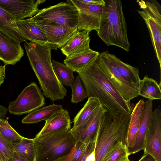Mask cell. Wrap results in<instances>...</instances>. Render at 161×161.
<instances>
[{"label":"cell","mask_w":161,"mask_h":161,"mask_svg":"<svg viewBox=\"0 0 161 161\" xmlns=\"http://www.w3.org/2000/svg\"><path fill=\"white\" fill-rule=\"evenodd\" d=\"M104 1L97 35L107 45L116 46L128 52L130 44L121 2L120 0Z\"/></svg>","instance_id":"3"},{"label":"cell","mask_w":161,"mask_h":161,"mask_svg":"<svg viewBox=\"0 0 161 161\" xmlns=\"http://www.w3.org/2000/svg\"><path fill=\"white\" fill-rule=\"evenodd\" d=\"M130 161L129 160L128 158H126L125 159H124V160H121V161Z\"/></svg>","instance_id":"41"},{"label":"cell","mask_w":161,"mask_h":161,"mask_svg":"<svg viewBox=\"0 0 161 161\" xmlns=\"http://www.w3.org/2000/svg\"><path fill=\"white\" fill-rule=\"evenodd\" d=\"M90 32L78 31L60 48L62 53L68 57L90 49Z\"/></svg>","instance_id":"19"},{"label":"cell","mask_w":161,"mask_h":161,"mask_svg":"<svg viewBox=\"0 0 161 161\" xmlns=\"http://www.w3.org/2000/svg\"><path fill=\"white\" fill-rule=\"evenodd\" d=\"M116 65L124 78L127 81L138 87L141 79L138 68L125 63L114 55Z\"/></svg>","instance_id":"26"},{"label":"cell","mask_w":161,"mask_h":161,"mask_svg":"<svg viewBox=\"0 0 161 161\" xmlns=\"http://www.w3.org/2000/svg\"><path fill=\"white\" fill-rule=\"evenodd\" d=\"M138 161H156L151 155L144 153L143 155Z\"/></svg>","instance_id":"40"},{"label":"cell","mask_w":161,"mask_h":161,"mask_svg":"<svg viewBox=\"0 0 161 161\" xmlns=\"http://www.w3.org/2000/svg\"><path fill=\"white\" fill-rule=\"evenodd\" d=\"M67 1L74 6L77 10L78 31H98L104 6L84 3L80 0Z\"/></svg>","instance_id":"10"},{"label":"cell","mask_w":161,"mask_h":161,"mask_svg":"<svg viewBox=\"0 0 161 161\" xmlns=\"http://www.w3.org/2000/svg\"><path fill=\"white\" fill-rule=\"evenodd\" d=\"M8 109L0 105V119H5Z\"/></svg>","instance_id":"39"},{"label":"cell","mask_w":161,"mask_h":161,"mask_svg":"<svg viewBox=\"0 0 161 161\" xmlns=\"http://www.w3.org/2000/svg\"><path fill=\"white\" fill-rule=\"evenodd\" d=\"M70 130L33 138L35 161H53L68 154L76 142Z\"/></svg>","instance_id":"5"},{"label":"cell","mask_w":161,"mask_h":161,"mask_svg":"<svg viewBox=\"0 0 161 161\" xmlns=\"http://www.w3.org/2000/svg\"><path fill=\"white\" fill-rule=\"evenodd\" d=\"M8 161H28L24 158L14 152L13 156Z\"/></svg>","instance_id":"38"},{"label":"cell","mask_w":161,"mask_h":161,"mask_svg":"<svg viewBox=\"0 0 161 161\" xmlns=\"http://www.w3.org/2000/svg\"><path fill=\"white\" fill-rule=\"evenodd\" d=\"M14 152L28 161H35V150L33 139L23 137L21 141L13 147Z\"/></svg>","instance_id":"28"},{"label":"cell","mask_w":161,"mask_h":161,"mask_svg":"<svg viewBox=\"0 0 161 161\" xmlns=\"http://www.w3.org/2000/svg\"><path fill=\"white\" fill-rule=\"evenodd\" d=\"M114 55L107 51L102 52L96 61L110 82L124 99L130 102L139 95L138 87L124 78L116 65Z\"/></svg>","instance_id":"7"},{"label":"cell","mask_w":161,"mask_h":161,"mask_svg":"<svg viewBox=\"0 0 161 161\" xmlns=\"http://www.w3.org/2000/svg\"><path fill=\"white\" fill-rule=\"evenodd\" d=\"M161 83L147 75L140 80L138 86L139 95L151 100L161 99Z\"/></svg>","instance_id":"24"},{"label":"cell","mask_w":161,"mask_h":161,"mask_svg":"<svg viewBox=\"0 0 161 161\" xmlns=\"http://www.w3.org/2000/svg\"><path fill=\"white\" fill-rule=\"evenodd\" d=\"M24 46L42 94L53 102L63 99L67 95V91L54 72L51 61L52 49L31 42H25Z\"/></svg>","instance_id":"2"},{"label":"cell","mask_w":161,"mask_h":161,"mask_svg":"<svg viewBox=\"0 0 161 161\" xmlns=\"http://www.w3.org/2000/svg\"><path fill=\"white\" fill-rule=\"evenodd\" d=\"M75 150V147L72 149L70 152L67 155L59 158L53 161H71Z\"/></svg>","instance_id":"35"},{"label":"cell","mask_w":161,"mask_h":161,"mask_svg":"<svg viewBox=\"0 0 161 161\" xmlns=\"http://www.w3.org/2000/svg\"><path fill=\"white\" fill-rule=\"evenodd\" d=\"M0 134L5 142L13 147L19 143L23 137L5 119H0Z\"/></svg>","instance_id":"29"},{"label":"cell","mask_w":161,"mask_h":161,"mask_svg":"<svg viewBox=\"0 0 161 161\" xmlns=\"http://www.w3.org/2000/svg\"><path fill=\"white\" fill-rule=\"evenodd\" d=\"M101 105L100 101L97 98L94 97L88 98L82 108L74 118L72 128L76 127L86 122Z\"/></svg>","instance_id":"25"},{"label":"cell","mask_w":161,"mask_h":161,"mask_svg":"<svg viewBox=\"0 0 161 161\" xmlns=\"http://www.w3.org/2000/svg\"><path fill=\"white\" fill-rule=\"evenodd\" d=\"M18 27L24 38L30 42L57 50V46L48 42L44 33L31 18L16 21Z\"/></svg>","instance_id":"14"},{"label":"cell","mask_w":161,"mask_h":161,"mask_svg":"<svg viewBox=\"0 0 161 161\" xmlns=\"http://www.w3.org/2000/svg\"><path fill=\"white\" fill-rule=\"evenodd\" d=\"M99 54L90 48L83 52L66 57L64 63L73 72L78 73L96 60Z\"/></svg>","instance_id":"21"},{"label":"cell","mask_w":161,"mask_h":161,"mask_svg":"<svg viewBox=\"0 0 161 161\" xmlns=\"http://www.w3.org/2000/svg\"><path fill=\"white\" fill-rule=\"evenodd\" d=\"M70 86L72 91L71 103H77L82 101L87 97L86 89L79 75L76 76L74 82Z\"/></svg>","instance_id":"31"},{"label":"cell","mask_w":161,"mask_h":161,"mask_svg":"<svg viewBox=\"0 0 161 161\" xmlns=\"http://www.w3.org/2000/svg\"><path fill=\"white\" fill-rule=\"evenodd\" d=\"M46 0H0V7L13 15L16 21L32 17L40 9L38 6Z\"/></svg>","instance_id":"13"},{"label":"cell","mask_w":161,"mask_h":161,"mask_svg":"<svg viewBox=\"0 0 161 161\" xmlns=\"http://www.w3.org/2000/svg\"><path fill=\"white\" fill-rule=\"evenodd\" d=\"M129 155L126 144L119 142L110 150L102 161H120L128 158Z\"/></svg>","instance_id":"30"},{"label":"cell","mask_w":161,"mask_h":161,"mask_svg":"<svg viewBox=\"0 0 161 161\" xmlns=\"http://www.w3.org/2000/svg\"></svg>","instance_id":"42"},{"label":"cell","mask_w":161,"mask_h":161,"mask_svg":"<svg viewBox=\"0 0 161 161\" xmlns=\"http://www.w3.org/2000/svg\"><path fill=\"white\" fill-rule=\"evenodd\" d=\"M6 66V65L5 64L3 66L0 65V87L4 82V80L5 78Z\"/></svg>","instance_id":"37"},{"label":"cell","mask_w":161,"mask_h":161,"mask_svg":"<svg viewBox=\"0 0 161 161\" xmlns=\"http://www.w3.org/2000/svg\"><path fill=\"white\" fill-rule=\"evenodd\" d=\"M45 122L44 126L36 137L66 131L71 129L69 113L63 108Z\"/></svg>","instance_id":"15"},{"label":"cell","mask_w":161,"mask_h":161,"mask_svg":"<svg viewBox=\"0 0 161 161\" xmlns=\"http://www.w3.org/2000/svg\"><path fill=\"white\" fill-rule=\"evenodd\" d=\"M144 103L143 100H140L136 104L130 114L126 142L128 149L132 147L135 144L139 127Z\"/></svg>","instance_id":"22"},{"label":"cell","mask_w":161,"mask_h":161,"mask_svg":"<svg viewBox=\"0 0 161 161\" xmlns=\"http://www.w3.org/2000/svg\"><path fill=\"white\" fill-rule=\"evenodd\" d=\"M88 143L86 144L79 141H76L75 150L71 161H79L83 154Z\"/></svg>","instance_id":"33"},{"label":"cell","mask_w":161,"mask_h":161,"mask_svg":"<svg viewBox=\"0 0 161 161\" xmlns=\"http://www.w3.org/2000/svg\"><path fill=\"white\" fill-rule=\"evenodd\" d=\"M152 101L148 99L144 102L139 127L135 144L132 147L128 149L130 155L144 149L145 136L153 115Z\"/></svg>","instance_id":"18"},{"label":"cell","mask_w":161,"mask_h":161,"mask_svg":"<svg viewBox=\"0 0 161 161\" xmlns=\"http://www.w3.org/2000/svg\"><path fill=\"white\" fill-rule=\"evenodd\" d=\"M14 153L13 147L5 142L0 134V161H8Z\"/></svg>","instance_id":"32"},{"label":"cell","mask_w":161,"mask_h":161,"mask_svg":"<svg viewBox=\"0 0 161 161\" xmlns=\"http://www.w3.org/2000/svg\"><path fill=\"white\" fill-rule=\"evenodd\" d=\"M20 43L8 37L0 32V60L4 64L14 65L24 56Z\"/></svg>","instance_id":"16"},{"label":"cell","mask_w":161,"mask_h":161,"mask_svg":"<svg viewBox=\"0 0 161 161\" xmlns=\"http://www.w3.org/2000/svg\"><path fill=\"white\" fill-rule=\"evenodd\" d=\"M142 10L138 11L144 19L149 31L156 56L161 67V15L154 3L139 1Z\"/></svg>","instance_id":"9"},{"label":"cell","mask_w":161,"mask_h":161,"mask_svg":"<svg viewBox=\"0 0 161 161\" xmlns=\"http://www.w3.org/2000/svg\"><path fill=\"white\" fill-rule=\"evenodd\" d=\"M45 104V98L37 84L32 82L26 87L8 108L12 114L20 115L38 109Z\"/></svg>","instance_id":"8"},{"label":"cell","mask_w":161,"mask_h":161,"mask_svg":"<svg viewBox=\"0 0 161 161\" xmlns=\"http://www.w3.org/2000/svg\"><path fill=\"white\" fill-rule=\"evenodd\" d=\"M86 89L88 98H97L107 113L115 117L131 114L130 102L124 99L110 82L96 59L78 73Z\"/></svg>","instance_id":"1"},{"label":"cell","mask_w":161,"mask_h":161,"mask_svg":"<svg viewBox=\"0 0 161 161\" xmlns=\"http://www.w3.org/2000/svg\"><path fill=\"white\" fill-rule=\"evenodd\" d=\"M52 64L57 79L62 85L70 86L75 81L73 72L63 63L52 60Z\"/></svg>","instance_id":"27"},{"label":"cell","mask_w":161,"mask_h":161,"mask_svg":"<svg viewBox=\"0 0 161 161\" xmlns=\"http://www.w3.org/2000/svg\"><path fill=\"white\" fill-rule=\"evenodd\" d=\"M63 109L60 104H52L34 110L22 120L24 124H33L46 120Z\"/></svg>","instance_id":"23"},{"label":"cell","mask_w":161,"mask_h":161,"mask_svg":"<svg viewBox=\"0 0 161 161\" xmlns=\"http://www.w3.org/2000/svg\"><path fill=\"white\" fill-rule=\"evenodd\" d=\"M80 1L83 3L104 6L105 4V2L104 0H80Z\"/></svg>","instance_id":"36"},{"label":"cell","mask_w":161,"mask_h":161,"mask_svg":"<svg viewBox=\"0 0 161 161\" xmlns=\"http://www.w3.org/2000/svg\"><path fill=\"white\" fill-rule=\"evenodd\" d=\"M130 114L113 117L106 112L100 123L96 140L94 161H102L115 145L119 142L125 143Z\"/></svg>","instance_id":"4"},{"label":"cell","mask_w":161,"mask_h":161,"mask_svg":"<svg viewBox=\"0 0 161 161\" xmlns=\"http://www.w3.org/2000/svg\"><path fill=\"white\" fill-rule=\"evenodd\" d=\"M144 154L161 161V111L159 108L153 111L144 139Z\"/></svg>","instance_id":"11"},{"label":"cell","mask_w":161,"mask_h":161,"mask_svg":"<svg viewBox=\"0 0 161 161\" xmlns=\"http://www.w3.org/2000/svg\"><path fill=\"white\" fill-rule=\"evenodd\" d=\"M95 145V141L88 143L83 154L79 161H86L88 157L94 151Z\"/></svg>","instance_id":"34"},{"label":"cell","mask_w":161,"mask_h":161,"mask_svg":"<svg viewBox=\"0 0 161 161\" xmlns=\"http://www.w3.org/2000/svg\"><path fill=\"white\" fill-rule=\"evenodd\" d=\"M31 18L36 23L46 26L64 25L75 28L78 23L77 10L67 1L40 10Z\"/></svg>","instance_id":"6"},{"label":"cell","mask_w":161,"mask_h":161,"mask_svg":"<svg viewBox=\"0 0 161 161\" xmlns=\"http://www.w3.org/2000/svg\"><path fill=\"white\" fill-rule=\"evenodd\" d=\"M44 33L48 42L60 48L78 31V28L64 25L46 26L36 23Z\"/></svg>","instance_id":"17"},{"label":"cell","mask_w":161,"mask_h":161,"mask_svg":"<svg viewBox=\"0 0 161 161\" xmlns=\"http://www.w3.org/2000/svg\"><path fill=\"white\" fill-rule=\"evenodd\" d=\"M107 110L101 104L97 110L85 123L70 131L76 141L87 144L95 141L100 123Z\"/></svg>","instance_id":"12"},{"label":"cell","mask_w":161,"mask_h":161,"mask_svg":"<svg viewBox=\"0 0 161 161\" xmlns=\"http://www.w3.org/2000/svg\"><path fill=\"white\" fill-rule=\"evenodd\" d=\"M0 32L15 42H26L18 28L15 18L0 7Z\"/></svg>","instance_id":"20"}]
</instances>
